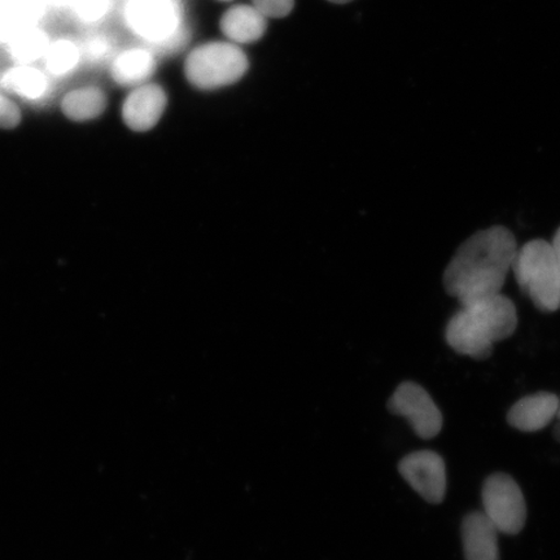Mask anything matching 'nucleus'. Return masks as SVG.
<instances>
[{"mask_svg":"<svg viewBox=\"0 0 560 560\" xmlns=\"http://www.w3.org/2000/svg\"><path fill=\"white\" fill-rule=\"evenodd\" d=\"M404 480L432 505H440L446 494V466L443 457L432 451L405 455L398 464Z\"/></svg>","mask_w":560,"mask_h":560,"instance_id":"nucleus-8","label":"nucleus"},{"mask_svg":"<svg viewBox=\"0 0 560 560\" xmlns=\"http://www.w3.org/2000/svg\"><path fill=\"white\" fill-rule=\"evenodd\" d=\"M156 69L155 55L149 48L131 47L112 59L109 75L117 86L136 89L149 83Z\"/></svg>","mask_w":560,"mask_h":560,"instance_id":"nucleus-10","label":"nucleus"},{"mask_svg":"<svg viewBox=\"0 0 560 560\" xmlns=\"http://www.w3.org/2000/svg\"><path fill=\"white\" fill-rule=\"evenodd\" d=\"M552 436H555L557 443L560 444V420L559 423L556 424L555 430H552Z\"/></svg>","mask_w":560,"mask_h":560,"instance_id":"nucleus-24","label":"nucleus"},{"mask_svg":"<svg viewBox=\"0 0 560 560\" xmlns=\"http://www.w3.org/2000/svg\"><path fill=\"white\" fill-rule=\"evenodd\" d=\"M252 2L268 19L289 16L295 7V0H252Z\"/></svg>","mask_w":560,"mask_h":560,"instance_id":"nucleus-22","label":"nucleus"},{"mask_svg":"<svg viewBox=\"0 0 560 560\" xmlns=\"http://www.w3.org/2000/svg\"><path fill=\"white\" fill-rule=\"evenodd\" d=\"M387 408L392 415L408 420L412 431L420 439H435L443 430V412L432 400L429 392L417 383L405 382L398 385L389 398Z\"/></svg>","mask_w":560,"mask_h":560,"instance_id":"nucleus-7","label":"nucleus"},{"mask_svg":"<svg viewBox=\"0 0 560 560\" xmlns=\"http://www.w3.org/2000/svg\"><path fill=\"white\" fill-rule=\"evenodd\" d=\"M23 121V112L10 96L0 94V129L13 130Z\"/></svg>","mask_w":560,"mask_h":560,"instance_id":"nucleus-21","label":"nucleus"},{"mask_svg":"<svg viewBox=\"0 0 560 560\" xmlns=\"http://www.w3.org/2000/svg\"><path fill=\"white\" fill-rule=\"evenodd\" d=\"M328 2H331L335 4H347L349 2H352V0H328Z\"/></svg>","mask_w":560,"mask_h":560,"instance_id":"nucleus-25","label":"nucleus"},{"mask_svg":"<svg viewBox=\"0 0 560 560\" xmlns=\"http://www.w3.org/2000/svg\"><path fill=\"white\" fill-rule=\"evenodd\" d=\"M219 2H231V0H219Z\"/></svg>","mask_w":560,"mask_h":560,"instance_id":"nucleus-27","label":"nucleus"},{"mask_svg":"<svg viewBox=\"0 0 560 560\" xmlns=\"http://www.w3.org/2000/svg\"><path fill=\"white\" fill-rule=\"evenodd\" d=\"M551 244H552V248H555V250H556V255H557L558 264H559V268H560V228L557 230L555 240H552Z\"/></svg>","mask_w":560,"mask_h":560,"instance_id":"nucleus-23","label":"nucleus"},{"mask_svg":"<svg viewBox=\"0 0 560 560\" xmlns=\"http://www.w3.org/2000/svg\"><path fill=\"white\" fill-rule=\"evenodd\" d=\"M482 506L490 522L503 535H520L527 522V505L517 482L510 475H489L482 485Z\"/></svg>","mask_w":560,"mask_h":560,"instance_id":"nucleus-6","label":"nucleus"},{"mask_svg":"<svg viewBox=\"0 0 560 560\" xmlns=\"http://www.w3.org/2000/svg\"><path fill=\"white\" fill-rule=\"evenodd\" d=\"M167 107V94L159 83L131 89L121 104V118L126 128L147 132L155 128Z\"/></svg>","mask_w":560,"mask_h":560,"instance_id":"nucleus-9","label":"nucleus"},{"mask_svg":"<svg viewBox=\"0 0 560 560\" xmlns=\"http://www.w3.org/2000/svg\"><path fill=\"white\" fill-rule=\"evenodd\" d=\"M37 5L33 0H0V42L35 25Z\"/></svg>","mask_w":560,"mask_h":560,"instance_id":"nucleus-17","label":"nucleus"},{"mask_svg":"<svg viewBox=\"0 0 560 560\" xmlns=\"http://www.w3.org/2000/svg\"><path fill=\"white\" fill-rule=\"evenodd\" d=\"M81 61V47L68 38L52 40L44 58L46 73L56 79L73 74Z\"/></svg>","mask_w":560,"mask_h":560,"instance_id":"nucleus-18","label":"nucleus"},{"mask_svg":"<svg viewBox=\"0 0 560 560\" xmlns=\"http://www.w3.org/2000/svg\"><path fill=\"white\" fill-rule=\"evenodd\" d=\"M60 108L69 121L79 124L94 121L107 110L108 96L100 86H81L68 91L61 100Z\"/></svg>","mask_w":560,"mask_h":560,"instance_id":"nucleus-14","label":"nucleus"},{"mask_svg":"<svg viewBox=\"0 0 560 560\" xmlns=\"http://www.w3.org/2000/svg\"><path fill=\"white\" fill-rule=\"evenodd\" d=\"M81 47L82 60L102 62L112 54L110 40L102 34L90 35Z\"/></svg>","mask_w":560,"mask_h":560,"instance_id":"nucleus-20","label":"nucleus"},{"mask_svg":"<svg viewBox=\"0 0 560 560\" xmlns=\"http://www.w3.org/2000/svg\"><path fill=\"white\" fill-rule=\"evenodd\" d=\"M559 397L550 392L525 396L508 412V422L522 432H537L546 429L557 418Z\"/></svg>","mask_w":560,"mask_h":560,"instance_id":"nucleus-12","label":"nucleus"},{"mask_svg":"<svg viewBox=\"0 0 560 560\" xmlns=\"http://www.w3.org/2000/svg\"><path fill=\"white\" fill-rule=\"evenodd\" d=\"M557 418L560 420V402H559V410H558V416Z\"/></svg>","mask_w":560,"mask_h":560,"instance_id":"nucleus-26","label":"nucleus"},{"mask_svg":"<svg viewBox=\"0 0 560 560\" xmlns=\"http://www.w3.org/2000/svg\"><path fill=\"white\" fill-rule=\"evenodd\" d=\"M51 38L37 25L26 27L7 42L10 58L21 66H34L44 61Z\"/></svg>","mask_w":560,"mask_h":560,"instance_id":"nucleus-16","label":"nucleus"},{"mask_svg":"<svg viewBox=\"0 0 560 560\" xmlns=\"http://www.w3.org/2000/svg\"><path fill=\"white\" fill-rule=\"evenodd\" d=\"M220 27L234 45L255 44L268 31V18L254 4L235 5L221 18Z\"/></svg>","mask_w":560,"mask_h":560,"instance_id":"nucleus-13","label":"nucleus"},{"mask_svg":"<svg viewBox=\"0 0 560 560\" xmlns=\"http://www.w3.org/2000/svg\"><path fill=\"white\" fill-rule=\"evenodd\" d=\"M505 226L480 230L459 245L444 272V289L460 306L500 295L517 250Z\"/></svg>","mask_w":560,"mask_h":560,"instance_id":"nucleus-1","label":"nucleus"},{"mask_svg":"<svg viewBox=\"0 0 560 560\" xmlns=\"http://www.w3.org/2000/svg\"><path fill=\"white\" fill-rule=\"evenodd\" d=\"M0 85L21 100L38 102L48 93L50 81L46 72L35 66L15 65L5 70Z\"/></svg>","mask_w":560,"mask_h":560,"instance_id":"nucleus-15","label":"nucleus"},{"mask_svg":"<svg viewBox=\"0 0 560 560\" xmlns=\"http://www.w3.org/2000/svg\"><path fill=\"white\" fill-rule=\"evenodd\" d=\"M124 21L138 38L160 48L177 45L185 32L178 0H126Z\"/></svg>","mask_w":560,"mask_h":560,"instance_id":"nucleus-5","label":"nucleus"},{"mask_svg":"<svg viewBox=\"0 0 560 560\" xmlns=\"http://www.w3.org/2000/svg\"><path fill=\"white\" fill-rule=\"evenodd\" d=\"M511 271L537 311L560 310V268L551 243L544 240L525 243L517 248Z\"/></svg>","mask_w":560,"mask_h":560,"instance_id":"nucleus-3","label":"nucleus"},{"mask_svg":"<svg viewBox=\"0 0 560 560\" xmlns=\"http://www.w3.org/2000/svg\"><path fill=\"white\" fill-rule=\"evenodd\" d=\"M460 532L465 560H500V532L482 511L467 514Z\"/></svg>","mask_w":560,"mask_h":560,"instance_id":"nucleus-11","label":"nucleus"},{"mask_svg":"<svg viewBox=\"0 0 560 560\" xmlns=\"http://www.w3.org/2000/svg\"><path fill=\"white\" fill-rule=\"evenodd\" d=\"M249 67L242 48L228 42H210L187 56L185 77L195 89L210 91L234 85Z\"/></svg>","mask_w":560,"mask_h":560,"instance_id":"nucleus-4","label":"nucleus"},{"mask_svg":"<svg viewBox=\"0 0 560 560\" xmlns=\"http://www.w3.org/2000/svg\"><path fill=\"white\" fill-rule=\"evenodd\" d=\"M513 300L497 295L460 310L447 322L445 340L458 354L486 361L493 354L494 342L511 338L517 328Z\"/></svg>","mask_w":560,"mask_h":560,"instance_id":"nucleus-2","label":"nucleus"},{"mask_svg":"<svg viewBox=\"0 0 560 560\" xmlns=\"http://www.w3.org/2000/svg\"><path fill=\"white\" fill-rule=\"evenodd\" d=\"M112 0H72V11L77 20L85 25L100 24L108 16Z\"/></svg>","mask_w":560,"mask_h":560,"instance_id":"nucleus-19","label":"nucleus"}]
</instances>
